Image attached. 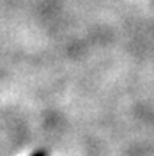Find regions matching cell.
<instances>
[{"mask_svg":"<svg viewBox=\"0 0 154 156\" xmlns=\"http://www.w3.org/2000/svg\"><path fill=\"white\" fill-rule=\"evenodd\" d=\"M32 156H47V151L46 150H36Z\"/></svg>","mask_w":154,"mask_h":156,"instance_id":"obj_1","label":"cell"}]
</instances>
